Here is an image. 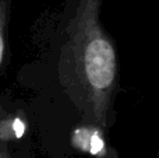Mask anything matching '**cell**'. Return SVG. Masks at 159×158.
<instances>
[{"instance_id": "1", "label": "cell", "mask_w": 159, "mask_h": 158, "mask_svg": "<svg viewBox=\"0 0 159 158\" xmlns=\"http://www.w3.org/2000/svg\"><path fill=\"white\" fill-rule=\"evenodd\" d=\"M101 0H80L67 25L60 55V78L80 111L106 128L117 84V56L99 22Z\"/></svg>"}, {"instance_id": "2", "label": "cell", "mask_w": 159, "mask_h": 158, "mask_svg": "<svg viewBox=\"0 0 159 158\" xmlns=\"http://www.w3.org/2000/svg\"><path fill=\"white\" fill-rule=\"evenodd\" d=\"M7 22H8V2L0 0V67L3 64L7 48Z\"/></svg>"}, {"instance_id": "3", "label": "cell", "mask_w": 159, "mask_h": 158, "mask_svg": "<svg viewBox=\"0 0 159 158\" xmlns=\"http://www.w3.org/2000/svg\"><path fill=\"white\" fill-rule=\"evenodd\" d=\"M0 158H10L6 151H0Z\"/></svg>"}]
</instances>
